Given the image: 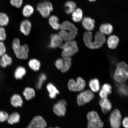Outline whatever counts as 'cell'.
Wrapping results in <instances>:
<instances>
[{"label": "cell", "mask_w": 128, "mask_h": 128, "mask_svg": "<svg viewBox=\"0 0 128 128\" xmlns=\"http://www.w3.org/2000/svg\"><path fill=\"white\" fill-rule=\"evenodd\" d=\"M92 32L88 31L84 33V41L85 44L88 48L92 49L100 48L102 47L106 42L104 34L100 32L96 34L94 41L92 40Z\"/></svg>", "instance_id": "obj_1"}, {"label": "cell", "mask_w": 128, "mask_h": 128, "mask_svg": "<svg viewBox=\"0 0 128 128\" xmlns=\"http://www.w3.org/2000/svg\"><path fill=\"white\" fill-rule=\"evenodd\" d=\"M128 78V67L126 62H120L116 65L114 74V79L119 83H124Z\"/></svg>", "instance_id": "obj_2"}, {"label": "cell", "mask_w": 128, "mask_h": 128, "mask_svg": "<svg viewBox=\"0 0 128 128\" xmlns=\"http://www.w3.org/2000/svg\"><path fill=\"white\" fill-rule=\"evenodd\" d=\"M12 48L17 58L20 60H26L28 56L29 48L27 45L21 46L20 40L14 39L12 43Z\"/></svg>", "instance_id": "obj_3"}, {"label": "cell", "mask_w": 128, "mask_h": 128, "mask_svg": "<svg viewBox=\"0 0 128 128\" xmlns=\"http://www.w3.org/2000/svg\"><path fill=\"white\" fill-rule=\"evenodd\" d=\"M60 47L63 50L62 56L63 57H71L79 51L77 43L74 40L66 42L65 44H62Z\"/></svg>", "instance_id": "obj_4"}, {"label": "cell", "mask_w": 128, "mask_h": 128, "mask_svg": "<svg viewBox=\"0 0 128 128\" xmlns=\"http://www.w3.org/2000/svg\"><path fill=\"white\" fill-rule=\"evenodd\" d=\"M36 8L40 14L45 18L49 17L54 10V7L52 3L47 1L38 4Z\"/></svg>", "instance_id": "obj_5"}, {"label": "cell", "mask_w": 128, "mask_h": 128, "mask_svg": "<svg viewBox=\"0 0 128 128\" xmlns=\"http://www.w3.org/2000/svg\"><path fill=\"white\" fill-rule=\"evenodd\" d=\"M95 97L92 91L87 90L82 92L77 97L78 104L81 106L90 102Z\"/></svg>", "instance_id": "obj_6"}, {"label": "cell", "mask_w": 128, "mask_h": 128, "mask_svg": "<svg viewBox=\"0 0 128 128\" xmlns=\"http://www.w3.org/2000/svg\"><path fill=\"white\" fill-rule=\"evenodd\" d=\"M122 118L120 112L118 109L115 110L110 115V121L112 128H120Z\"/></svg>", "instance_id": "obj_7"}, {"label": "cell", "mask_w": 128, "mask_h": 128, "mask_svg": "<svg viewBox=\"0 0 128 128\" xmlns=\"http://www.w3.org/2000/svg\"><path fill=\"white\" fill-rule=\"evenodd\" d=\"M67 105V102L65 100H60L54 106V112L58 116H65L66 111Z\"/></svg>", "instance_id": "obj_8"}, {"label": "cell", "mask_w": 128, "mask_h": 128, "mask_svg": "<svg viewBox=\"0 0 128 128\" xmlns=\"http://www.w3.org/2000/svg\"><path fill=\"white\" fill-rule=\"evenodd\" d=\"M47 126V122L42 116H37L33 118L26 128H46Z\"/></svg>", "instance_id": "obj_9"}, {"label": "cell", "mask_w": 128, "mask_h": 128, "mask_svg": "<svg viewBox=\"0 0 128 128\" xmlns=\"http://www.w3.org/2000/svg\"><path fill=\"white\" fill-rule=\"evenodd\" d=\"M88 128H102L104 123L100 120V116L95 117L88 120Z\"/></svg>", "instance_id": "obj_10"}, {"label": "cell", "mask_w": 128, "mask_h": 128, "mask_svg": "<svg viewBox=\"0 0 128 128\" xmlns=\"http://www.w3.org/2000/svg\"><path fill=\"white\" fill-rule=\"evenodd\" d=\"M63 40L58 34H52L51 36L49 47L51 48H56L60 47L63 44Z\"/></svg>", "instance_id": "obj_11"}, {"label": "cell", "mask_w": 128, "mask_h": 128, "mask_svg": "<svg viewBox=\"0 0 128 128\" xmlns=\"http://www.w3.org/2000/svg\"><path fill=\"white\" fill-rule=\"evenodd\" d=\"M60 29V30L76 33L77 34L78 33L77 28L73 23L68 21L64 22L61 24Z\"/></svg>", "instance_id": "obj_12"}, {"label": "cell", "mask_w": 128, "mask_h": 128, "mask_svg": "<svg viewBox=\"0 0 128 128\" xmlns=\"http://www.w3.org/2000/svg\"><path fill=\"white\" fill-rule=\"evenodd\" d=\"M32 26V24L30 21L28 20H24L20 24V31L25 36H28L31 32Z\"/></svg>", "instance_id": "obj_13"}, {"label": "cell", "mask_w": 128, "mask_h": 128, "mask_svg": "<svg viewBox=\"0 0 128 128\" xmlns=\"http://www.w3.org/2000/svg\"><path fill=\"white\" fill-rule=\"evenodd\" d=\"M100 104L102 112L106 114L111 110L112 108V104L107 98H102L100 102Z\"/></svg>", "instance_id": "obj_14"}, {"label": "cell", "mask_w": 128, "mask_h": 128, "mask_svg": "<svg viewBox=\"0 0 128 128\" xmlns=\"http://www.w3.org/2000/svg\"><path fill=\"white\" fill-rule=\"evenodd\" d=\"M60 35L63 41L66 42L73 40L76 38L77 34L60 30L59 32Z\"/></svg>", "instance_id": "obj_15"}, {"label": "cell", "mask_w": 128, "mask_h": 128, "mask_svg": "<svg viewBox=\"0 0 128 128\" xmlns=\"http://www.w3.org/2000/svg\"><path fill=\"white\" fill-rule=\"evenodd\" d=\"M84 28L87 31L90 32L93 30L95 27V21L90 17L85 18L82 22Z\"/></svg>", "instance_id": "obj_16"}, {"label": "cell", "mask_w": 128, "mask_h": 128, "mask_svg": "<svg viewBox=\"0 0 128 128\" xmlns=\"http://www.w3.org/2000/svg\"><path fill=\"white\" fill-rule=\"evenodd\" d=\"M112 92V87L108 84H105L103 85L100 91V95L102 98H107L108 96Z\"/></svg>", "instance_id": "obj_17"}, {"label": "cell", "mask_w": 128, "mask_h": 128, "mask_svg": "<svg viewBox=\"0 0 128 128\" xmlns=\"http://www.w3.org/2000/svg\"><path fill=\"white\" fill-rule=\"evenodd\" d=\"M12 58L6 54L1 57L0 66L2 68H6L9 66L12 65Z\"/></svg>", "instance_id": "obj_18"}, {"label": "cell", "mask_w": 128, "mask_h": 128, "mask_svg": "<svg viewBox=\"0 0 128 128\" xmlns=\"http://www.w3.org/2000/svg\"><path fill=\"white\" fill-rule=\"evenodd\" d=\"M119 38L117 36L114 35L110 36L108 40V48L111 49H116L119 44Z\"/></svg>", "instance_id": "obj_19"}, {"label": "cell", "mask_w": 128, "mask_h": 128, "mask_svg": "<svg viewBox=\"0 0 128 128\" xmlns=\"http://www.w3.org/2000/svg\"><path fill=\"white\" fill-rule=\"evenodd\" d=\"M10 103L15 108H18L22 106L23 102L20 95L18 94H15L11 98Z\"/></svg>", "instance_id": "obj_20"}, {"label": "cell", "mask_w": 128, "mask_h": 128, "mask_svg": "<svg viewBox=\"0 0 128 128\" xmlns=\"http://www.w3.org/2000/svg\"><path fill=\"white\" fill-rule=\"evenodd\" d=\"M47 88L49 93V97L51 98H55L57 95L60 94V92L51 83L48 84Z\"/></svg>", "instance_id": "obj_21"}, {"label": "cell", "mask_w": 128, "mask_h": 128, "mask_svg": "<svg viewBox=\"0 0 128 128\" xmlns=\"http://www.w3.org/2000/svg\"><path fill=\"white\" fill-rule=\"evenodd\" d=\"M50 25L54 29L58 30L60 29V24L59 23V19L56 16H51L49 19Z\"/></svg>", "instance_id": "obj_22"}, {"label": "cell", "mask_w": 128, "mask_h": 128, "mask_svg": "<svg viewBox=\"0 0 128 128\" xmlns=\"http://www.w3.org/2000/svg\"><path fill=\"white\" fill-rule=\"evenodd\" d=\"M72 14V18L74 22L79 23L82 20L83 12L81 9H76Z\"/></svg>", "instance_id": "obj_23"}, {"label": "cell", "mask_w": 128, "mask_h": 128, "mask_svg": "<svg viewBox=\"0 0 128 128\" xmlns=\"http://www.w3.org/2000/svg\"><path fill=\"white\" fill-rule=\"evenodd\" d=\"M63 60V66L60 71L62 72L65 73L68 71L71 68L72 60L70 57H64Z\"/></svg>", "instance_id": "obj_24"}, {"label": "cell", "mask_w": 128, "mask_h": 128, "mask_svg": "<svg viewBox=\"0 0 128 128\" xmlns=\"http://www.w3.org/2000/svg\"><path fill=\"white\" fill-rule=\"evenodd\" d=\"M100 32L104 34L110 35L112 32L113 28L110 24H104L100 27Z\"/></svg>", "instance_id": "obj_25"}, {"label": "cell", "mask_w": 128, "mask_h": 128, "mask_svg": "<svg viewBox=\"0 0 128 128\" xmlns=\"http://www.w3.org/2000/svg\"><path fill=\"white\" fill-rule=\"evenodd\" d=\"M76 3L72 1H68L66 2L64 4L65 12L68 14L72 13L76 9Z\"/></svg>", "instance_id": "obj_26"}, {"label": "cell", "mask_w": 128, "mask_h": 128, "mask_svg": "<svg viewBox=\"0 0 128 128\" xmlns=\"http://www.w3.org/2000/svg\"><path fill=\"white\" fill-rule=\"evenodd\" d=\"M34 12V8L30 4H26L23 8L22 14L24 17L29 18L33 15Z\"/></svg>", "instance_id": "obj_27"}, {"label": "cell", "mask_w": 128, "mask_h": 128, "mask_svg": "<svg viewBox=\"0 0 128 128\" xmlns=\"http://www.w3.org/2000/svg\"><path fill=\"white\" fill-rule=\"evenodd\" d=\"M23 95L26 99L27 100H30L36 96V92L32 88H26L23 92Z\"/></svg>", "instance_id": "obj_28"}, {"label": "cell", "mask_w": 128, "mask_h": 128, "mask_svg": "<svg viewBox=\"0 0 128 128\" xmlns=\"http://www.w3.org/2000/svg\"><path fill=\"white\" fill-rule=\"evenodd\" d=\"M89 86L92 92H98L100 88V82L98 79H95L91 80L90 82Z\"/></svg>", "instance_id": "obj_29"}, {"label": "cell", "mask_w": 128, "mask_h": 128, "mask_svg": "<svg viewBox=\"0 0 128 128\" xmlns=\"http://www.w3.org/2000/svg\"><path fill=\"white\" fill-rule=\"evenodd\" d=\"M26 70L25 68L22 66L18 67L15 71L14 76L16 80H21L26 74Z\"/></svg>", "instance_id": "obj_30"}, {"label": "cell", "mask_w": 128, "mask_h": 128, "mask_svg": "<svg viewBox=\"0 0 128 128\" xmlns=\"http://www.w3.org/2000/svg\"><path fill=\"white\" fill-rule=\"evenodd\" d=\"M20 116L18 113L14 112L9 116L7 120L9 124L13 125L18 123L20 121Z\"/></svg>", "instance_id": "obj_31"}, {"label": "cell", "mask_w": 128, "mask_h": 128, "mask_svg": "<svg viewBox=\"0 0 128 128\" xmlns=\"http://www.w3.org/2000/svg\"><path fill=\"white\" fill-rule=\"evenodd\" d=\"M28 65L30 68L34 71H39L41 66L40 62L36 59L30 60L29 62Z\"/></svg>", "instance_id": "obj_32"}, {"label": "cell", "mask_w": 128, "mask_h": 128, "mask_svg": "<svg viewBox=\"0 0 128 128\" xmlns=\"http://www.w3.org/2000/svg\"><path fill=\"white\" fill-rule=\"evenodd\" d=\"M76 86L77 92H81L85 88L86 86L85 81L81 77H78L76 79Z\"/></svg>", "instance_id": "obj_33"}, {"label": "cell", "mask_w": 128, "mask_h": 128, "mask_svg": "<svg viewBox=\"0 0 128 128\" xmlns=\"http://www.w3.org/2000/svg\"><path fill=\"white\" fill-rule=\"evenodd\" d=\"M9 22V18L7 14L4 13H0V26H7Z\"/></svg>", "instance_id": "obj_34"}, {"label": "cell", "mask_w": 128, "mask_h": 128, "mask_svg": "<svg viewBox=\"0 0 128 128\" xmlns=\"http://www.w3.org/2000/svg\"><path fill=\"white\" fill-rule=\"evenodd\" d=\"M120 84L118 88V92L122 96H128V92L127 86L124 83Z\"/></svg>", "instance_id": "obj_35"}, {"label": "cell", "mask_w": 128, "mask_h": 128, "mask_svg": "<svg viewBox=\"0 0 128 128\" xmlns=\"http://www.w3.org/2000/svg\"><path fill=\"white\" fill-rule=\"evenodd\" d=\"M47 79V76L44 74H42L40 75L37 84H36L37 88L40 90L42 88L43 84Z\"/></svg>", "instance_id": "obj_36"}, {"label": "cell", "mask_w": 128, "mask_h": 128, "mask_svg": "<svg viewBox=\"0 0 128 128\" xmlns=\"http://www.w3.org/2000/svg\"><path fill=\"white\" fill-rule=\"evenodd\" d=\"M68 86L69 90L71 92H77L76 86V82L74 80L71 79L69 81Z\"/></svg>", "instance_id": "obj_37"}, {"label": "cell", "mask_w": 128, "mask_h": 128, "mask_svg": "<svg viewBox=\"0 0 128 128\" xmlns=\"http://www.w3.org/2000/svg\"><path fill=\"white\" fill-rule=\"evenodd\" d=\"M10 4L14 7L20 8L23 6V0H10Z\"/></svg>", "instance_id": "obj_38"}, {"label": "cell", "mask_w": 128, "mask_h": 128, "mask_svg": "<svg viewBox=\"0 0 128 128\" xmlns=\"http://www.w3.org/2000/svg\"><path fill=\"white\" fill-rule=\"evenodd\" d=\"M9 114L7 112L3 111H0V122L3 123L7 121Z\"/></svg>", "instance_id": "obj_39"}, {"label": "cell", "mask_w": 128, "mask_h": 128, "mask_svg": "<svg viewBox=\"0 0 128 128\" xmlns=\"http://www.w3.org/2000/svg\"><path fill=\"white\" fill-rule=\"evenodd\" d=\"M7 38L6 30L4 27L0 26V41L4 42Z\"/></svg>", "instance_id": "obj_40"}, {"label": "cell", "mask_w": 128, "mask_h": 128, "mask_svg": "<svg viewBox=\"0 0 128 128\" xmlns=\"http://www.w3.org/2000/svg\"><path fill=\"white\" fill-rule=\"evenodd\" d=\"M6 48L3 42L0 41V57L6 54Z\"/></svg>", "instance_id": "obj_41"}, {"label": "cell", "mask_w": 128, "mask_h": 128, "mask_svg": "<svg viewBox=\"0 0 128 128\" xmlns=\"http://www.w3.org/2000/svg\"><path fill=\"white\" fill-rule=\"evenodd\" d=\"M55 66L58 70H61L63 66V58H60L57 60L56 62Z\"/></svg>", "instance_id": "obj_42"}, {"label": "cell", "mask_w": 128, "mask_h": 128, "mask_svg": "<svg viewBox=\"0 0 128 128\" xmlns=\"http://www.w3.org/2000/svg\"><path fill=\"white\" fill-rule=\"evenodd\" d=\"M128 118L127 117L125 118L122 121V124L125 128H128Z\"/></svg>", "instance_id": "obj_43"}, {"label": "cell", "mask_w": 128, "mask_h": 128, "mask_svg": "<svg viewBox=\"0 0 128 128\" xmlns=\"http://www.w3.org/2000/svg\"><path fill=\"white\" fill-rule=\"evenodd\" d=\"M88 0L91 2H95L96 0Z\"/></svg>", "instance_id": "obj_44"}, {"label": "cell", "mask_w": 128, "mask_h": 128, "mask_svg": "<svg viewBox=\"0 0 128 128\" xmlns=\"http://www.w3.org/2000/svg\"><path fill=\"white\" fill-rule=\"evenodd\" d=\"M42 0V1H46L48 0Z\"/></svg>", "instance_id": "obj_45"}, {"label": "cell", "mask_w": 128, "mask_h": 128, "mask_svg": "<svg viewBox=\"0 0 128 128\" xmlns=\"http://www.w3.org/2000/svg\"><path fill=\"white\" fill-rule=\"evenodd\" d=\"M60 128V127H56V128Z\"/></svg>", "instance_id": "obj_46"}]
</instances>
